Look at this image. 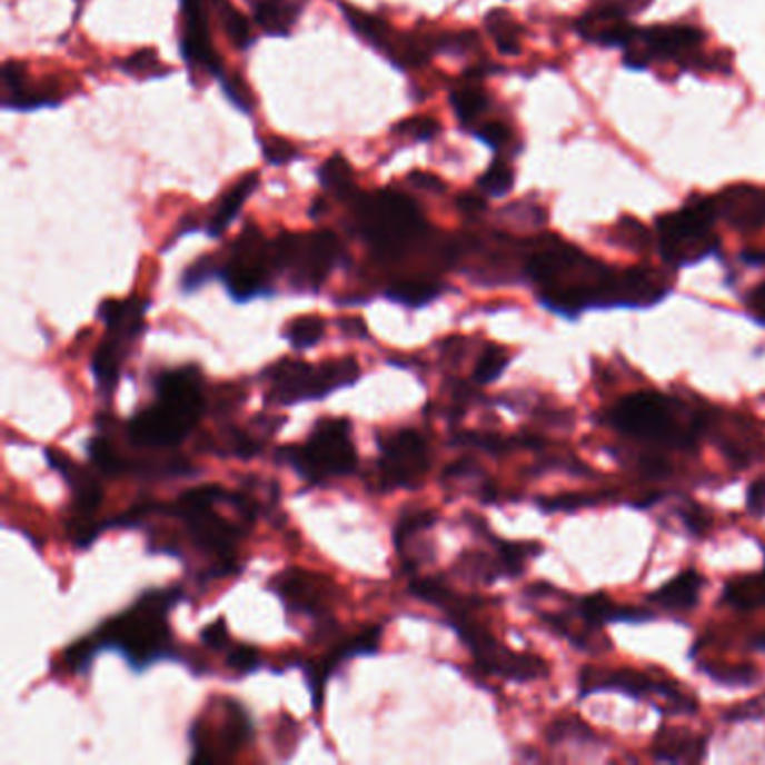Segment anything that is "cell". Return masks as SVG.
I'll use <instances>...</instances> for the list:
<instances>
[{
  "mask_svg": "<svg viewBox=\"0 0 765 765\" xmlns=\"http://www.w3.org/2000/svg\"><path fill=\"white\" fill-rule=\"evenodd\" d=\"M526 275L544 308L577 319L599 308H652L669 292V281L652 268L613 270L559 238L544 240L526 261Z\"/></svg>",
  "mask_w": 765,
  "mask_h": 765,
  "instance_id": "1",
  "label": "cell"
},
{
  "mask_svg": "<svg viewBox=\"0 0 765 765\" xmlns=\"http://www.w3.org/2000/svg\"><path fill=\"white\" fill-rule=\"evenodd\" d=\"M180 597V588H151L142 593L129 608L106 619L92 633L95 643L99 649L117 652L138 674L156 663L176 658L169 613Z\"/></svg>",
  "mask_w": 765,
  "mask_h": 765,
  "instance_id": "2",
  "label": "cell"
},
{
  "mask_svg": "<svg viewBox=\"0 0 765 765\" xmlns=\"http://www.w3.org/2000/svg\"><path fill=\"white\" fill-rule=\"evenodd\" d=\"M205 414L202 375L196 366L171 368L156 379V403L131 418L126 434L142 447L180 445Z\"/></svg>",
  "mask_w": 765,
  "mask_h": 765,
  "instance_id": "3",
  "label": "cell"
},
{
  "mask_svg": "<svg viewBox=\"0 0 765 765\" xmlns=\"http://www.w3.org/2000/svg\"><path fill=\"white\" fill-rule=\"evenodd\" d=\"M350 205L359 234L379 259H400L427 231L420 207L403 191L381 189L368 196L357 193Z\"/></svg>",
  "mask_w": 765,
  "mask_h": 765,
  "instance_id": "4",
  "label": "cell"
},
{
  "mask_svg": "<svg viewBox=\"0 0 765 765\" xmlns=\"http://www.w3.org/2000/svg\"><path fill=\"white\" fill-rule=\"evenodd\" d=\"M610 425L637 440L689 449L701 434V420L665 394L640 391L622 398L608 414Z\"/></svg>",
  "mask_w": 765,
  "mask_h": 765,
  "instance_id": "5",
  "label": "cell"
},
{
  "mask_svg": "<svg viewBox=\"0 0 765 765\" xmlns=\"http://www.w3.org/2000/svg\"><path fill=\"white\" fill-rule=\"evenodd\" d=\"M231 491L220 485H200L180 494L173 505H165L169 515L185 521L196 548L218 559L222 573H231L240 528L225 519L216 505L225 503Z\"/></svg>",
  "mask_w": 765,
  "mask_h": 765,
  "instance_id": "6",
  "label": "cell"
},
{
  "mask_svg": "<svg viewBox=\"0 0 765 765\" xmlns=\"http://www.w3.org/2000/svg\"><path fill=\"white\" fill-rule=\"evenodd\" d=\"M716 218L712 200H689L658 218L656 236L663 261L672 268H689L709 259L721 245L714 231Z\"/></svg>",
  "mask_w": 765,
  "mask_h": 765,
  "instance_id": "7",
  "label": "cell"
},
{
  "mask_svg": "<svg viewBox=\"0 0 765 765\" xmlns=\"http://www.w3.org/2000/svg\"><path fill=\"white\" fill-rule=\"evenodd\" d=\"M361 370L352 357L332 359L319 366L301 359H284L268 368L270 394L268 400L279 407H295L299 403L324 400L339 389L352 387Z\"/></svg>",
  "mask_w": 765,
  "mask_h": 765,
  "instance_id": "8",
  "label": "cell"
},
{
  "mask_svg": "<svg viewBox=\"0 0 765 765\" xmlns=\"http://www.w3.org/2000/svg\"><path fill=\"white\" fill-rule=\"evenodd\" d=\"M286 463L310 483L341 478L357 469V451L350 440V423L346 418L319 420L304 445L281 451Z\"/></svg>",
  "mask_w": 765,
  "mask_h": 765,
  "instance_id": "9",
  "label": "cell"
},
{
  "mask_svg": "<svg viewBox=\"0 0 765 765\" xmlns=\"http://www.w3.org/2000/svg\"><path fill=\"white\" fill-rule=\"evenodd\" d=\"M344 247L337 234H284L270 242L275 272H286L304 290H317L341 264Z\"/></svg>",
  "mask_w": 765,
  "mask_h": 765,
  "instance_id": "10",
  "label": "cell"
},
{
  "mask_svg": "<svg viewBox=\"0 0 765 765\" xmlns=\"http://www.w3.org/2000/svg\"><path fill=\"white\" fill-rule=\"evenodd\" d=\"M270 242L264 240L261 231L247 225L236 242L231 245L229 259L222 264L220 281L236 304H247L259 297H272L270 288Z\"/></svg>",
  "mask_w": 765,
  "mask_h": 765,
  "instance_id": "11",
  "label": "cell"
},
{
  "mask_svg": "<svg viewBox=\"0 0 765 765\" xmlns=\"http://www.w3.org/2000/svg\"><path fill=\"white\" fill-rule=\"evenodd\" d=\"M703 46V32L692 26H656L635 30L624 48V63L633 70H647L652 61H680L694 57Z\"/></svg>",
  "mask_w": 765,
  "mask_h": 765,
  "instance_id": "12",
  "label": "cell"
},
{
  "mask_svg": "<svg viewBox=\"0 0 765 765\" xmlns=\"http://www.w3.org/2000/svg\"><path fill=\"white\" fill-rule=\"evenodd\" d=\"M379 480L385 489H411L429 469V447L416 429H400L379 443Z\"/></svg>",
  "mask_w": 765,
  "mask_h": 765,
  "instance_id": "13",
  "label": "cell"
},
{
  "mask_svg": "<svg viewBox=\"0 0 765 765\" xmlns=\"http://www.w3.org/2000/svg\"><path fill=\"white\" fill-rule=\"evenodd\" d=\"M599 689H613L637 698H649L654 705L658 698H663L667 714H694L698 707L696 701L685 696L676 685L652 680L645 674H637L630 669L604 672V676H593V669L582 672V696H590Z\"/></svg>",
  "mask_w": 765,
  "mask_h": 765,
  "instance_id": "14",
  "label": "cell"
},
{
  "mask_svg": "<svg viewBox=\"0 0 765 765\" xmlns=\"http://www.w3.org/2000/svg\"><path fill=\"white\" fill-rule=\"evenodd\" d=\"M647 6L649 0H595L593 8L577 21V30L590 43L626 48L637 30L628 19Z\"/></svg>",
  "mask_w": 765,
  "mask_h": 765,
  "instance_id": "15",
  "label": "cell"
},
{
  "mask_svg": "<svg viewBox=\"0 0 765 765\" xmlns=\"http://www.w3.org/2000/svg\"><path fill=\"white\" fill-rule=\"evenodd\" d=\"M182 28L180 54L193 72H205L213 79L225 74V63L211 43L209 32V3L207 0H180Z\"/></svg>",
  "mask_w": 765,
  "mask_h": 765,
  "instance_id": "16",
  "label": "cell"
},
{
  "mask_svg": "<svg viewBox=\"0 0 765 765\" xmlns=\"http://www.w3.org/2000/svg\"><path fill=\"white\" fill-rule=\"evenodd\" d=\"M379 635H381V626H370L364 633H359L357 637H352L348 645H339L326 658L306 665V683H308L315 709L321 707L326 685H328L330 676L337 672V667L348 663L350 658L372 656L379 649Z\"/></svg>",
  "mask_w": 765,
  "mask_h": 765,
  "instance_id": "17",
  "label": "cell"
},
{
  "mask_svg": "<svg viewBox=\"0 0 765 765\" xmlns=\"http://www.w3.org/2000/svg\"><path fill=\"white\" fill-rule=\"evenodd\" d=\"M46 458L48 465L66 480V485L72 491L74 517H92L103 500L101 483L86 467L77 465L59 449H46Z\"/></svg>",
  "mask_w": 765,
  "mask_h": 765,
  "instance_id": "18",
  "label": "cell"
},
{
  "mask_svg": "<svg viewBox=\"0 0 765 765\" xmlns=\"http://www.w3.org/2000/svg\"><path fill=\"white\" fill-rule=\"evenodd\" d=\"M716 216L725 218L732 227L752 231L765 225V189L752 185H736L712 198Z\"/></svg>",
  "mask_w": 765,
  "mask_h": 765,
  "instance_id": "19",
  "label": "cell"
},
{
  "mask_svg": "<svg viewBox=\"0 0 765 765\" xmlns=\"http://www.w3.org/2000/svg\"><path fill=\"white\" fill-rule=\"evenodd\" d=\"M149 306H151V301L140 299V297L126 299V301L106 299V301H101L97 317L103 321L106 335L119 339L126 346H131L147 328L145 319H147Z\"/></svg>",
  "mask_w": 765,
  "mask_h": 765,
  "instance_id": "20",
  "label": "cell"
},
{
  "mask_svg": "<svg viewBox=\"0 0 765 765\" xmlns=\"http://www.w3.org/2000/svg\"><path fill=\"white\" fill-rule=\"evenodd\" d=\"M705 736L683 727H663L654 738V756L667 763H696L705 758Z\"/></svg>",
  "mask_w": 765,
  "mask_h": 765,
  "instance_id": "21",
  "label": "cell"
},
{
  "mask_svg": "<svg viewBox=\"0 0 765 765\" xmlns=\"http://www.w3.org/2000/svg\"><path fill=\"white\" fill-rule=\"evenodd\" d=\"M703 586H705V577L698 570L687 568L674 579H669L663 588L652 593L647 602L667 610H692L701 599Z\"/></svg>",
  "mask_w": 765,
  "mask_h": 765,
  "instance_id": "22",
  "label": "cell"
},
{
  "mask_svg": "<svg viewBox=\"0 0 765 765\" xmlns=\"http://www.w3.org/2000/svg\"><path fill=\"white\" fill-rule=\"evenodd\" d=\"M257 187H259V173L251 171V173L242 176L231 189L225 191V196L220 198L218 207L213 209V213L209 216V222L205 227L209 238H220L227 231V227L238 218L247 198L257 191Z\"/></svg>",
  "mask_w": 765,
  "mask_h": 765,
  "instance_id": "23",
  "label": "cell"
},
{
  "mask_svg": "<svg viewBox=\"0 0 765 765\" xmlns=\"http://www.w3.org/2000/svg\"><path fill=\"white\" fill-rule=\"evenodd\" d=\"M126 350H129V346L121 344L119 339H115L110 335H106L103 341L97 346V350L92 355L90 370H92V377H95L97 391L103 398H112L115 396V389L119 385L121 359H123Z\"/></svg>",
  "mask_w": 765,
  "mask_h": 765,
  "instance_id": "24",
  "label": "cell"
},
{
  "mask_svg": "<svg viewBox=\"0 0 765 765\" xmlns=\"http://www.w3.org/2000/svg\"><path fill=\"white\" fill-rule=\"evenodd\" d=\"M254 10V23H257L266 34L270 37H288L301 12L304 6L299 0H259L251 6Z\"/></svg>",
  "mask_w": 765,
  "mask_h": 765,
  "instance_id": "25",
  "label": "cell"
},
{
  "mask_svg": "<svg viewBox=\"0 0 765 765\" xmlns=\"http://www.w3.org/2000/svg\"><path fill=\"white\" fill-rule=\"evenodd\" d=\"M209 8L216 12L220 28L227 37V41L238 48V50H249L254 43H257V34H254L251 21L240 14L229 0H207Z\"/></svg>",
  "mask_w": 765,
  "mask_h": 765,
  "instance_id": "26",
  "label": "cell"
},
{
  "mask_svg": "<svg viewBox=\"0 0 765 765\" xmlns=\"http://www.w3.org/2000/svg\"><path fill=\"white\" fill-rule=\"evenodd\" d=\"M723 599L741 610H754L765 606V570L729 579L725 584Z\"/></svg>",
  "mask_w": 765,
  "mask_h": 765,
  "instance_id": "27",
  "label": "cell"
},
{
  "mask_svg": "<svg viewBox=\"0 0 765 765\" xmlns=\"http://www.w3.org/2000/svg\"><path fill=\"white\" fill-rule=\"evenodd\" d=\"M319 185L330 191L332 196H337L339 200H346V202H352L357 198V187H355V176H352V169L348 165V160L344 156H332L328 158L319 171Z\"/></svg>",
  "mask_w": 765,
  "mask_h": 765,
  "instance_id": "28",
  "label": "cell"
},
{
  "mask_svg": "<svg viewBox=\"0 0 765 765\" xmlns=\"http://www.w3.org/2000/svg\"><path fill=\"white\" fill-rule=\"evenodd\" d=\"M449 103H451L458 121L463 123V129L471 131L476 123H480V117L487 112L489 97L478 86H463L449 95Z\"/></svg>",
  "mask_w": 765,
  "mask_h": 765,
  "instance_id": "29",
  "label": "cell"
},
{
  "mask_svg": "<svg viewBox=\"0 0 765 765\" xmlns=\"http://www.w3.org/2000/svg\"><path fill=\"white\" fill-rule=\"evenodd\" d=\"M445 292V286L438 281H427V279H409L391 286L385 297L389 301H396L405 308H425L427 304L436 301Z\"/></svg>",
  "mask_w": 765,
  "mask_h": 765,
  "instance_id": "30",
  "label": "cell"
},
{
  "mask_svg": "<svg viewBox=\"0 0 765 765\" xmlns=\"http://www.w3.org/2000/svg\"><path fill=\"white\" fill-rule=\"evenodd\" d=\"M326 335V324L321 317L317 315H301L295 317L292 321L286 324L284 328V337L288 339V344L295 350H308L315 348Z\"/></svg>",
  "mask_w": 765,
  "mask_h": 765,
  "instance_id": "31",
  "label": "cell"
},
{
  "mask_svg": "<svg viewBox=\"0 0 765 765\" xmlns=\"http://www.w3.org/2000/svg\"><path fill=\"white\" fill-rule=\"evenodd\" d=\"M485 26L498 48L500 54H517L519 48H521V30L519 26L515 23V19L509 17L507 12H491L487 14L485 19Z\"/></svg>",
  "mask_w": 765,
  "mask_h": 765,
  "instance_id": "32",
  "label": "cell"
},
{
  "mask_svg": "<svg viewBox=\"0 0 765 765\" xmlns=\"http://www.w3.org/2000/svg\"><path fill=\"white\" fill-rule=\"evenodd\" d=\"M222 272V264L211 257V254H205V257L196 259L180 277V290L182 295H193L198 290H202L207 284L220 279Z\"/></svg>",
  "mask_w": 765,
  "mask_h": 765,
  "instance_id": "33",
  "label": "cell"
},
{
  "mask_svg": "<svg viewBox=\"0 0 765 765\" xmlns=\"http://www.w3.org/2000/svg\"><path fill=\"white\" fill-rule=\"evenodd\" d=\"M88 456H90L92 465H95L99 471H103L106 476H119V474H123V471H131V465L126 463V460L117 454V449L112 447V443H110L108 438H103V436L90 438V443H88Z\"/></svg>",
  "mask_w": 765,
  "mask_h": 765,
  "instance_id": "34",
  "label": "cell"
},
{
  "mask_svg": "<svg viewBox=\"0 0 765 765\" xmlns=\"http://www.w3.org/2000/svg\"><path fill=\"white\" fill-rule=\"evenodd\" d=\"M515 187V169L505 160H494L485 173L478 178V189L491 198H503Z\"/></svg>",
  "mask_w": 765,
  "mask_h": 765,
  "instance_id": "35",
  "label": "cell"
},
{
  "mask_svg": "<svg viewBox=\"0 0 765 765\" xmlns=\"http://www.w3.org/2000/svg\"><path fill=\"white\" fill-rule=\"evenodd\" d=\"M218 81L229 103H234L245 115H254V108H257V95H254L249 83L238 72H225Z\"/></svg>",
  "mask_w": 765,
  "mask_h": 765,
  "instance_id": "36",
  "label": "cell"
},
{
  "mask_svg": "<svg viewBox=\"0 0 765 765\" xmlns=\"http://www.w3.org/2000/svg\"><path fill=\"white\" fill-rule=\"evenodd\" d=\"M121 70L131 77H140V79H149V77H167L162 72H171L169 68H165L158 59V52L153 48L147 50H138L136 54L126 57V61L121 63Z\"/></svg>",
  "mask_w": 765,
  "mask_h": 765,
  "instance_id": "37",
  "label": "cell"
},
{
  "mask_svg": "<svg viewBox=\"0 0 765 765\" xmlns=\"http://www.w3.org/2000/svg\"><path fill=\"white\" fill-rule=\"evenodd\" d=\"M394 133L409 138L414 142H429L440 133V123H438V119H434L429 115H416V117H407L400 123H396Z\"/></svg>",
  "mask_w": 765,
  "mask_h": 765,
  "instance_id": "38",
  "label": "cell"
},
{
  "mask_svg": "<svg viewBox=\"0 0 765 765\" xmlns=\"http://www.w3.org/2000/svg\"><path fill=\"white\" fill-rule=\"evenodd\" d=\"M99 645L95 643V637L88 635V637H81L79 643H74L72 647L66 649L63 658H66V665L74 672V674H88L92 663H95V656L99 654Z\"/></svg>",
  "mask_w": 765,
  "mask_h": 765,
  "instance_id": "39",
  "label": "cell"
},
{
  "mask_svg": "<svg viewBox=\"0 0 765 765\" xmlns=\"http://www.w3.org/2000/svg\"><path fill=\"white\" fill-rule=\"evenodd\" d=\"M507 364H509V357L505 355V350L487 348L476 364L474 379L478 381V385H491V381H496L503 375Z\"/></svg>",
  "mask_w": 765,
  "mask_h": 765,
  "instance_id": "40",
  "label": "cell"
},
{
  "mask_svg": "<svg viewBox=\"0 0 765 765\" xmlns=\"http://www.w3.org/2000/svg\"><path fill=\"white\" fill-rule=\"evenodd\" d=\"M469 133L494 151H503L509 142H513V131H509L503 121H480Z\"/></svg>",
  "mask_w": 765,
  "mask_h": 765,
  "instance_id": "41",
  "label": "cell"
},
{
  "mask_svg": "<svg viewBox=\"0 0 765 765\" xmlns=\"http://www.w3.org/2000/svg\"><path fill=\"white\" fill-rule=\"evenodd\" d=\"M261 153H264V160L272 167H284V165H290L299 158V149L279 136L264 138L261 140Z\"/></svg>",
  "mask_w": 765,
  "mask_h": 765,
  "instance_id": "42",
  "label": "cell"
},
{
  "mask_svg": "<svg viewBox=\"0 0 765 765\" xmlns=\"http://www.w3.org/2000/svg\"><path fill=\"white\" fill-rule=\"evenodd\" d=\"M227 665L236 672V674H251L261 667V656L254 647L247 645H238L229 652L227 656Z\"/></svg>",
  "mask_w": 765,
  "mask_h": 765,
  "instance_id": "43",
  "label": "cell"
},
{
  "mask_svg": "<svg viewBox=\"0 0 765 765\" xmlns=\"http://www.w3.org/2000/svg\"><path fill=\"white\" fill-rule=\"evenodd\" d=\"M200 640L202 645H207L209 649H222L229 643V633H227V624L225 619H218L209 626H205L200 630Z\"/></svg>",
  "mask_w": 765,
  "mask_h": 765,
  "instance_id": "44",
  "label": "cell"
},
{
  "mask_svg": "<svg viewBox=\"0 0 765 765\" xmlns=\"http://www.w3.org/2000/svg\"><path fill=\"white\" fill-rule=\"evenodd\" d=\"M599 498H586V496H559V498H553V500H546L542 503V507L546 509V513H573V509L582 507V505H593L597 503Z\"/></svg>",
  "mask_w": 765,
  "mask_h": 765,
  "instance_id": "45",
  "label": "cell"
},
{
  "mask_svg": "<svg viewBox=\"0 0 765 765\" xmlns=\"http://www.w3.org/2000/svg\"><path fill=\"white\" fill-rule=\"evenodd\" d=\"M745 306H747V312L752 315V319L758 321L761 326H765V284L756 286V288L745 297Z\"/></svg>",
  "mask_w": 765,
  "mask_h": 765,
  "instance_id": "46",
  "label": "cell"
},
{
  "mask_svg": "<svg viewBox=\"0 0 765 765\" xmlns=\"http://www.w3.org/2000/svg\"><path fill=\"white\" fill-rule=\"evenodd\" d=\"M747 509H749V515H754V517L765 515V478L754 480L749 485V489H747Z\"/></svg>",
  "mask_w": 765,
  "mask_h": 765,
  "instance_id": "47",
  "label": "cell"
},
{
  "mask_svg": "<svg viewBox=\"0 0 765 765\" xmlns=\"http://www.w3.org/2000/svg\"><path fill=\"white\" fill-rule=\"evenodd\" d=\"M409 185L423 189V191H431V193H443L445 191V182L438 176H431L427 171H414L409 173Z\"/></svg>",
  "mask_w": 765,
  "mask_h": 765,
  "instance_id": "48",
  "label": "cell"
},
{
  "mask_svg": "<svg viewBox=\"0 0 765 765\" xmlns=\"http://www.w3.org/2000/svg\"><path fill=\"white\" fill-rule=\"evenodd\" d=\"M485 200L483 198H476V196H460L458 198V209L467 216H474V213H480L485 209Z\"/></svg>",
  "mask_w": 765,
  "mask_h": 765,
  "instance_id": "49",
  "label": "cell"
},
{
  "mask_svg": "<svg viewBox=\"0 0 765 765\" xmlns=\"http://www.w3.org/2000/svg\"><path fill=\"white\" fill-rule=\"evenodd\" d=\"M761 649H765V633L758 637V643H756Z\"/></svg>",
  "mask_w": 765,
  "mask_h": 765,
  "instance_id": "50",
  "label": "cell"
},
{
  "mask_svg": "<svg viewBox=\"0 0 765 765\" xmlns=\"http://www.w3.org/2000/svg\"><path fill=\"white\" fill-rule=\"evenodd\" d=\"M77 6H79V8H83V6H86V0H77Z\"/></svg>",
  "mask_w": 765,
  "mask_h": 765,
  "instance_id": "51",
  "label": "cell"
},
{
  "mask_svg": "<svg viewBox=\"0 0 765 765\" xmlns=\"http://www.w3.org/2000/svg\"><path fill=\"white\" fill-rule=\"evenodd\" d=\"M247 3H249V6H251V3H254V0H247Z\"/></svg>",
  "mask_w": 765,
  "mask_h": 765,
  "instance_id": "52",
  "label": "cell"
},
{
  "mask_svg": "<svg viewBox=\"0 0 765 765\" xmlns=\"http://www.w3.org/2000/svg\"><path fill=\"white\" fill-rule=\"evenodd\" d=\"M763 570H765V568H763Z\"/></svg>",
  "mask_w": 765,
  "mask_h": 765,
  "instance_id": "53",
  "label": "cell"
}]
</instances>
